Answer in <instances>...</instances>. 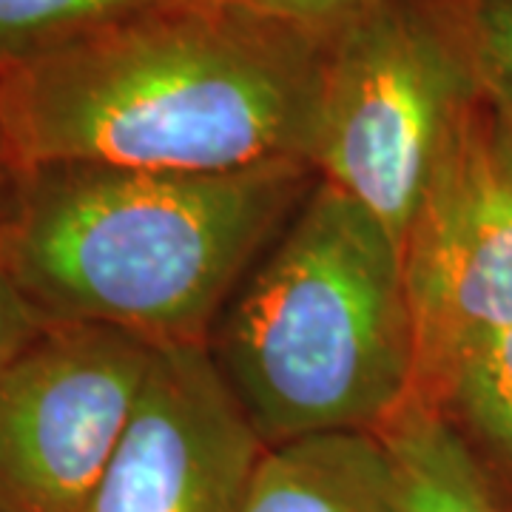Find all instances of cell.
Instances as JSON below:
<instances>
[{
  "mask_svg": "<svg viewBox=\"0 0 512 512\" xmlns=\"http://www.w3.org/2000/svg\"><path fill=\"white\" fill-rule=\"evenodd\" d=\"M265 450L205 345H160L80 512H239Z\"/></svg>",
  "mask_w": 512,
  "mask_h": 512,
  "instance_id": "obj_7",
  "label": "cell"
},
{
  "mask_svg": "<svg viewBox=\"0 0 512 512\" xmlns=\"http://www.w3.org/2000/svg\"><path fill=\"white\" fill-rule=\"evenodd\" d=\"M313 183L308 163L225 174L12 168L0 188V256L49 325H109L154 345H205Z\"/></svg>",
  "mask_w": 512,
  "mask_h": 512,
  "instance_id": "obj_2",
  "label": "cell"
},
{
  "mask_svg": "<svg viewBox=\"0 0 512 512\" xmlns=\"http://www.w3.org/2000/svg\"><path fill=\"white\" fill-rule=\"evenodd\" d=\"M49 322L26 302L0 256V373L35 342Z\"/></svg>",
  "mask_w": 512,
  "mask_h": 512,
  "instance_id": "obj_14",
  "label": "cell"
},
{
  "mask_svg": "<svg viewBox=\"0 0 512 512\" xmlns=\"http://www.w3.org/2000/svg\"><path fill=\"white\" fill-rule=\"evenodd\" d=\"M416 384L458 348L512 328V140L478 100L402 242Z\"/></svg>",
  "mask_w": 512,
  "mask_h": 512,
  "instance_id": "obj_6",
  "label": "cell"
},
{
  "mask_svg": "<svg viewBox=\"0 0 512 512\" xmlns=\"http://www.w3.org/2000/svg\"><path fill=\"white\" fill-rule=\"evenodd\" d=\"M376 436L393 464L402 512H512L456 430L416 393Z\"/></svg>",
  "mask_w": 512,
  "mask_h": 512,
  "instance_id": "obj_10",
  "label": "cell"
},
{
  "mask_svg": "<svg viewBox=\"0 0 512 512\" xmlns=\"http://www.w3.org/2000/svg\"><path fill=\"white\" fill-rule=\"evenodd\" d=\"M12 174V160H9V148H6V137H3V126H0V188Z\"/></svg>",
  "mask_w": 512,
  "mask_h": 512,
  "instance_id": "obj_15",
  "label": "cell"
},
{
  "mask_svg": "<svg viewBox=\"0 0 512 512\" xmlns=\"http://www.w3.org/2000/svg\"><path fill=\"white\" fill-rule=\"evenodd\" d=\"M336 32L168 0L6 66L0 126L12 168L225 174L311 165Z\"/></svg>",
  "mask_w": 512,
  "mask_h": 512,
  "instance_id": "obj_1",
  "label": "cell"
},
{
  "mask_svg": "<svg viewBox=\"0 0 512 512\" xmlns=\"http://www.w3.org/2000/svg\"><path fill=\"white\" fill-rule=\"evenodd\" d=\"M316 32H336L373 0H211Z\"/></svg>",
  "mask_w": 512,
  "mask_h": 512,
  "instance_id": "obj_13",
  "label": "cell"
},
{
  "mask_svg": "<svg viewBox=\"0 0 512 512\" xmlns=\"http://www.w3.org/2000/svg\"><path fill=\"white\" fill-rule=\"evenodd\" d=\"M205 350L265 447L376 433L419 373L402 245L316 180L222 308Z\"/></svg>",
  "mask_w": 512,
  "mask_h": 512,
  "instance_id": "obj_3",
  "label": "cell"
},
{
  "mask_svg": "<svg viewBox=\"0 0 512 512\" xmlns=\"http://www.w3.org/2000/svg\"><path fill=\"white\" fill-rule=\"evenodd\" d=\"M239 512H402L393 464L367 430L268 447Z\"/></svg>",
  "mask_w": 512,
  "mask_h": 512,
  "instance_id": "obj_8",
  "label": "cell"
},
{
  "mask_svg": "<svg viewBox=\"0 0 512 512\" xmlns=\"http://www.w3.org/2000/svg\"><path fill=\"white\" fill-rule=\"evenodd\" d=\"M413 393L439 410L512 507V328L458 348Z\"/></svg>",
  "mask_w": 512,
  "mask_h": 512,
  "instance_id": "obj_9",
  "label": "cell"
},
{
  "mask_svg": "<svg viewBox=\"0 0 512 512\" xmlns=\"http://www.w3.org/2000/svg\"><path fill=\"white\" fill-rule=\"evenodd\" d=\"M478 106L433 0H373L333 40L311 165L402 245Z\"/></svg>",
  "mask_w": 512,
  "mask_h": 512,
  "instance_id": "obj_4",
  "label": "cell"
},
{
  "mask_svg": "<svg viewBox=\"0 0 512 512\" xmlns=\"http://www.w3.org/2000/svg\"><path fill=\"white\" fill-rule=\"evenodd\" d=\"M476 83L512 140V0H433Z\"/></svg>",
  "mask_w": 512,
  "mask_h": 512,
  "instance_id": "obj_12",
  "label": "cell"
},
{
  "mask_svg": "<svg viewBox=\"0 0 512 512\" xmlns=\"http://www.w3.org/2000/svg\"><path fill=\"white\" fill-rule=\"evenodd\" d=\"M157 348L109 325H49L0 373V512L83 510Z\"/></svg>",
  "mask_w": 512,
  "mask_h": 512,
  "instance_id": "obj_5",
  "label": "cell"
},
{
  "mask_svg": "<svg viewBox=\"0 0 512 512\" xmlns=\"http://www.w3.org/2000/svg\"><path fill=\"white\" fill-rule=\"evenodd\" d=\"M168 0H0V69L49 55Z\"/></svg>",
  "mask_w": 512,
  "mask_h": 512,
  "instance_id": "obj_11",
  "label": "cell"
}]
</instances>
